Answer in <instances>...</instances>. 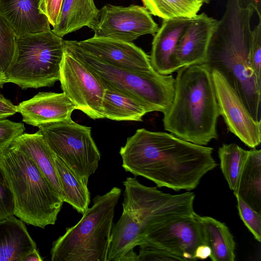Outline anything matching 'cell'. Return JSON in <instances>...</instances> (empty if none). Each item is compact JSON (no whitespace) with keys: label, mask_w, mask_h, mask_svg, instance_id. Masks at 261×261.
Masks as SVG:
<instances>
[{"label":"cell","mask_w":261,"mask_h":261,"mask_svg":"<svg viewBox=\"0 0 261 261\" xmlns=\"http://www.w3.org/2000/svg\"><path fill=\"white\" fill-rule=\"evenodd\" d=\"M37 248L28 254L22 259V261H42Z\"/></svg>","instance_id":"38"},{"label":"cell","mask_w":261,"mask_h":261,"mask_svg":"<svg viewBox=\"0 0 261 261\" xmlns=\"http://www.w3.org/2000/svg\"><path fill=\"white\" fill-rule=\"evenodd\" d=\"M0 168L13 195L14 216L41 228L55 224L64 201L32 159L12 143L0 152Z\"/></svg>","instance_id":"5"},{"label":"cell","mask_w":261,"mask_h":261,"mask_svg":"<svg viewBox=\"0 0 261 261\" xmlns=\"http://www.w3.org/2000/svg\"><path fill=\"white\" fill-rule=\"evenodd\" d=\"M255 12L241 7L237 0H227L202 64L219 71L238 95L252 118L261 123V83L249 60L251 19Z\"/></svg>","instance_id":"2"},{"label":"cell","mask_w":261,"mask_h":261,"mask_svg":"<svg viewBox=\"0 0 261 261\" xmlns=\"http://www.w3.org/2000/svg\"><path fill=\"white\" fill-rule=\"evenodd\" d=\"M65 50L84 64L107 85L140 100L150 112H166L174 95L175 79L154 69L147 71L126 69L110 64L82 49L76 41L64 40Z\"/></svg>","instance_id":"7"},{"label":"cell","mask_w":261,"mask_h":261,"mask_svg":"<svg viewBox=\"0 0 261 261\" xmlns=\"http://www.w3.org/2000/svg\"><path fill=\"white\" fill-rule=\"evenodd\" d=\"M77 43L87 53L114 66L140 71L153 69L149 56L132 42L93 37Z\"/></svg>","instance_id":"14"},{"label":"cell","mask_w":261,"mask_h":261,"mask_svg":"<svg viewBox=\"0 0 261 261\" xmlns=\"http://www.w3.org/2000/svg\"><path fill=\"white\" fill-rule=\"evenodd\" d=\"M17 112V106L0 94V119H5Z\"/></svg>","instance_id":"35"},{"label":"cell","mask_w":261,"mask_h":261,"mask_svg":"<svg viewBox=\"0 0 261 261\" xmlns=\"http://www.w3.org/2000/svg\"><path fill=\"white\" fill-rule=\"evenodd\" d=\"M6 83H7L5 76L0 69V88H2Z\"/></svg>","instance_id":"39"},{"label":"cell","mask_w":261,"mask_h":261,"mask_svg":"<svg viewBox=\"0 0 261 261\" xmlns=\"http://www.w3.org/2000/svg\"><path fill=\"white\" fill-rule=\"evenodd\" d=\"M205 244L200 222L195 212L170 217L151 225L146 231L140 246L163 249L183 261L197 260V248Z\"/></svg>","instance_id":"10"},{"label":"cell","mask_w":261,"mask_h":261,"mask_svg":"<svg viewBox=\"0 0 261 261\" xmlns=\"http://www.w3.org/2000/svg\"><path fill=\"white\" fill-rule=\"evenodd\" d=\"M241 219L258 242L261 241V214L250 207L238 196H235Z\"/></svg>","instance_id":"29"},{"label":"cell","mask_w":261,"mask_h":261,"mask_svg":"<svg viewBox=\"0 0 261 261\" xmlns=\"http://www.w3.org/2000/svg\"><path fill=\"white\" fill-rule=\"evenodd\" d=\"M34 162L49 184L63 200L62 192L57 171L56 154L49 147L41 133H23L12 143Z\"/></svg>","instance_id":"19"},{"label":"cell","mask_w":261,"mask_h":261,"mask_svg":"<svg viewBox=\"0 0 261 261\" xmlns=\"http://www.w3.org/2000/svg\"><path fill=\"white\" fill-rule=\"evenodd\" d=\"M41 0H0V15L16 37L49 31L50 23L39 8Z\"/></svg>","instance_id":"18"},{"label":"cell","mask_w":261,"mask_h":261,"mask_svg":"<svg viewBox=\"0 0 261 261\" xmlns=\"http://www.w3.org/2000/svg\"><path fill=\"white\" fill-rule=\"evenodd\" d=\"M220 169L229 189L234 194L244 167L247 160L249 150L236 143L223 144L218 151Z\"/></svg>","instance_id":"26"},{"label":"cell","mask_w":261,"mask_h":261,"mask_svg":"<svg viewBox=\"0 0 261 261\" xmlns=\"http://www.w3.org/2000/svg\"><path fill=\"white\" fill-rule=\"evenodd\" d=\"M102 107L104 118L116 121H140L150 112L138 98L103 83Z\"/></svg>","instance_id":"21"},{"label":"cell","mask_w":261,"mask_h":261,"mask_svg":"<svg viewBox=\"0 0 261 261\" xmlns=\"http://www.w3.org/2000/svg\"><path fill=\"white\" fill-rule=\"evenodd\" d=\"M63 0H41L39 8L47 18L50 25H57Z\"/></svg>","instance_id":"34"},{"label":"cell","mask_w":261,"mask_h":261,"mask_svg":"<svg viewBox=\"0 0 261 261\" xmlns=\"http://www.w3.org/2000/svg\"><path fill=\"white\" fill-rule=\"evenodd\" d=\"M88 27L93 37L132 42L140 36H154L159 27L144 6L104 5Z\"/></svg>","instance_id":"11"},{"label":"cell","mask_w":261,"mask_h":261,"mask_svg":"<svg viewBox=\"0 0 261 261\" xmlns=\"http://www.w3.org/2000/svg\"><path fill=\"white\" fill-rule=\"evenodd\" d=\"M35 248L23 221L14 216L0 221V261H22Z\"/></svg>","instance_id":"20"},{"label":"cell","mask_w":261,"mask_h":261,"mask_svg":"<svg viewBox=\"0 0 261 261\" xmlns=\"http://www.w3.org/2000/svg\"><path fill=\"white\" fill-rule=\"evenodd\" d=\"M16 37L12 29L0 15V69L4 74L13 58Z\"/></svg>","instance_id":"28"},{"label":"cell","mask_w":261,"mask_h":261,"mask_svg":"<svg viewBox=\"0 0 261 261\" xmlns=\"http://www.w3.org/2000/svg\"><path fill=\"white\" fill-rule=\"evenodd\" d=\"M121 190L116 187L93 199L81 220L53 242L51 261H107L115 208Z\"/></svg>","instance_id":"6"},{"label":"cell","mask_w":261,"mask_h":261,"mask_svg":"<svg viewBox=\"0 0 261 261\" xmlns=\"http://www.w3.org/2000/svg\"><path fill=\"white\" fill-rule=\"evenodd\" d=\"M64 51V40L51 30L17 37L6 83L23 90L53 86L59 81Z\"/></svg>","instance_id":"8"},{"label":"cell","mask_w":261,"mask_h":261,"mask_svg":"<svg viewBox=\"0 0 261 261\" xmlns=\"http://www.w3.org/2000/svg\"><path fill=\"white\" fill-rule=\"evenodd\" d=\"M176 71L173 100L163 114L164 128L181 140L205 146L218 138L220 116L211 71L197 64Z\"/></svg>","instance_id":"4"},{"label":"cell","mask_w":261,"mask_h":261,"mask_svg":"<svg viewBox=\"0 0 261 261\" xmlns=\"http://www.w3.org/2000/svg\"><path fill=\"white\" fill-rule=\"evenodd\" d=\"M213 148L184 141L172 134L136 130L121 147L122 167L159 188L191 191L217 164Z\"/></svg>","instance_id":"1"},{"label":"cell","mask_w":261,"mask_h":261,"mask_svg":"<svg viewBox=\"0 0 261 261\" xmlns=\"http://www.w3.org/2000/svg\"><path fill=\"white\" fill-rule=\"evenodd\" d=\"M211 72L220 115L228 130L247 146L255 148L261 142V123L252 118L224 76L216 70Z\"/></svg>","instance_id":"13"},{"label":"cell","mask_w":261,"mask_h":261,"mask_svg":"<svg viewBox=\"0 0 261 261\" xmlns=\"http://www.w3.org/2000/svg\"><path fill=\"white\" fill-rule=\"evenodd\" d=\"M211 253L210 247L205 244L199 246L196 249L195 258L197 260L205 259L210 257Z\"/></svg>","instance_id":"37"},{"label":"cell","mask_w":261,"mask_h":261,"mask_svg":"<svg viewBox=\"0 0 261 261\" xmlns=\"http://www.w3.org/2000/svg\"><path fill=\"white\" fill-rule=\"evenodd\" d=\"M239 5L243 8H250L253 9L261 18L260 0H237Z\"/></svg>","instance_id":"36"},{"label":"cell","mask_w":261,"mask_h":261,"mask_svg":"<svg viewBox=\"0 0 261 261\" xmlns=\"http://www.w3.org/2000/svg\"><path fill=\"white\" fill-rule=\"evenodd\" d=\"M218 20L202 13L194 17L181 36L173 55L177 70L181 67L202 64Z\"/></svg>","instance_id":"15"},{"label":"cell","mask_w":261,"mask_h":261,"mask_svg":"<svg viewBox=\"0 0 261 261\" xmlns=\"http://www.w3.org/2000/svg\"><path fill=\"white\" fill-rule=\"evenodd\" d=\"M22 121L38 127L40 125L71 119L76 107L64 93L40 92L17 106Z\"/></svg>","instance_id":"16"},{"label":"cell","mask_w":261,"mask_h":261,"mask_svg":"<svg viewBox=\"0 0 261 261\" xmlns=\"http://www.w3.org/2000/svg\"><path fill=\"white\" fill-rule=\"evenodd\" d=\"M55 162L64 202L68 203L79 213L83 215L89 208L90 202V195L87 185L56 155Z\"/></svg>","instance_id":"25"},{"label":"cell","mask_w":261,"mask_h":261,"mask_svg":"<svg viewBox=\"0 0 261 261\" xmlns=\"http://www.w3.org/2000/svg\"><path fill=\"white\" fill-rule=\"evenodd\" d=\"M200 1H201L203 4H207L211 1V0H200Z\"/></svg>","instance_id":"40"},{"label":"cell","mask_w":261,"mask_h":261,"mask_svg":"<svg viewBox=\"0 0 261 261\" xmlns=\"http://www.w3.org/2000/svg\"><path fill=\"white\" fill-rule=\"evenodd\" d=\"M14 212L13 195L0 168V221L14 216Z\"/></svg>","instance_id":"31"},{"label":"cell","mask_w":261,"mask_h":261,"mask_svg":"<svg viewBox=\"0 0 261 261\" xmlns=\"http://www.w3.org/2000/svg\"><path fill=\"white\" fill-rule=\"evenodd\" d=\"M24 130L22 123L0 119V152L9 146Z\"/></svg>","instance_id":"32"},{"label":"cell","mask_w":261,"mask_h":261,"mask_svg":"<svg viewBox=\"0 0 261 261\" xmlns=\"http://www.w3.org/2000/svg\"><path fill=\"white\" fill-rule=\"evenodd\" d=\"M123 184V211L113 225L107 261H137L134 248L141 245L151 225L170 217L195 213L194 193H165L141 184L136 176L126 177Z\"/></svg>","instance_id":"3"},{"label":"cell","mask_w":261,"mask_h":261,"mask_svg":"<svg viewBox=\"0 0 261 261\" xmlns=\"http://www.w3.org/2000/svg\"><path fill=\"white\" fill-rule=\"evenodd\" d=\"M54 153L63 161L85 184L98 166L100 153L89 127L71 119L38 127Z\"/></svg>","instance_id":"9"},{"label":"cell","mask_w":261,"mask_h":261,"mask_svg":"<svg viewBox=\"0 0 261 261\" xmlns=\"http://www.w3.org/2000/svg\"><path fill=\"white\" fill-rule=\"evenodd\" d=\"M197 218L202 226L205 244L210 248L213 261H234L236 244L229 228L224 223L208 216Z\"/></svg>","instance_id":"22"},{"label":"cell","mask_w":261,"mask_h":261,"mask_svg":"<svg viewBox=\"0 0 261 261\" xmlns=\"http://www.w3.org/2000/svg\"><path fill=\"white\" fill-rule=\"evenodd\" d=\"M98 11L93 0H63L58 23L51 30L63 38L83 27H88Z\"/></svg>","instance_id":"23"},{"label":"cell","mask_w":261,"mask_h":261,"mask_svg":"<svg viewBox=\"0 0 261 261\" xmlns=\"http://www.w3.org/2000/svg\"><path fill=\"white\" fill-rule=\"evenodd\" d=\"M59 81L63 93L76 107L93 119L103 118L102 81L84 64L64 51Z\"/></svg>","instance_id":"12"},{"label":"cell","mask_w":261,"mask_h":261,"mask_svg":"<svg viewBox=\"0 0 261 261\" xmlns=\"http://www.w3.org/2000/svg\"><path fill=\"white\" fill-rule=\"evenodd\" d=\"M149 12L163 19L192 18L203 5L200 0H142Z\"/></svg>","instance_id":"27"},{"label":"cell","mask_w":261,"mask_h":261,"mask_svg":"<svg viewBox=\"0 0 261 261\" xmlns=\"http://www.w3.org/2000/svg\"><path fill=\"white\" fill-rule=\"evenodd\" d=\"M139 249V253L137 255V261H183L180 257L157 247L143 246H140Z\"/></svg>","instance_id":"33"},{"label":"cell","mask_w":261,"mask_h":261,"mask_svg":"<svg viewBox=\"0 0 261 261\" xmlns=\"http://www.w3.org/2000/svg\"><path fill=\"white\" fill-rule=\"evenodd\" d=\"M249 60L256 77L261 83V18L252 30Z\"/></svg>","instance_id":"30"},{"label":"cell","mask_w":261,"mask_h":261,"mask_svg":"<svg viewBox=\"0 0 261 261\" xmlns=\"http://www.w3.org/2000/svg\"><path fill=\"white\" fill-rule=\"evenodd\" d=\"M193 18L177 17L163 19L162 25L153 36L151 54L152 68L163 75L171 74L177 71L173 55L179 40Z\"/></svg>","instance_id":"17"},{"label":"cell","mask_w":261,"mask_h":261,"mask_svg":"<svg viewBox=\"0 0 261 261\" xmlns=\"http://www.w3.org/2000/svg\"><path fill=\"white\" fill-rule=\"evenodd\" d=\"M238 196L261 214V150H249L247 160L241 173L237 191Z\"/></svg>","instance_id":"24"}]
</instances>
